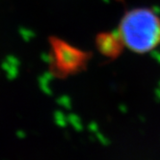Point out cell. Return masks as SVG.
<instances>
[{"label": "cell", "instance_id": "3957f363", "mask_svg": "<svg viewBox=\"0 0 160 160\" xmlns=\"http://www.w3.org/2000/svg\"><path fill=\"white\" fill-rule=\"evenodd\" d=\"M122 41L119 33H103L97 38V45L99 51L106 57L114 58L122 49Z\"/></svg>", "mask_w": 160, "mask_h": 160}, {"label": "cell", "instance_id": "7a4b0ae2", "mask_svg": "<svg viewBox=\"0 0 160 160\" xmlns=\"http://www.w3.org/2000/svg\"><path fill=\"white\" fill-rule=\"evenodd\" d=\"M53 58L55 68L58 73L70 74L79 72L86 65L88 54L74 48L68 42L60 40L52 42Z\"/></svg>", "mask_w": 160, "mask_h": 160}, {"label": "cell", "instance_id": "6da1fadb", "mask_svg": "<svg viewBox=\"0 0 160 160\" xmlns=\"http://www.w3.org/2000/svg\"><path fill=\"white\" fill-rule=\"evenodd\" d=\"M119 35L127 48L137 53H146L160 43V18L150 9L129 11L122 18Z\"/></svg>", "mask_w": 160, "mask_h": 160}]
</instances>
